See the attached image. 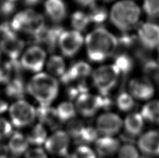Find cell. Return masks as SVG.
Wrapping results in <instances>:
<instances>
[{"mask_svg":"<svg viewBox=\"0 0 159 158\" xmlns=\"http://www.w3.org/2000/svg\"><path fill=\"white\" fill-rule=\"evenodd\" d=\"M87 53L93 62H102L114 56L118 49V39L103 27L93 29L85 38Z\"/></svg>","mask_w":159,"mask_h":158,"instance_id":"1","label":"cell"},{"mask_svg":"<svg viewBox=\"0 0 159 158\" xmlns=\"http://www.w3.org/2000/svg\"><path fill=\"white\" fill-rule=\"evenodd\" d=\"M27 92L40 104V106H50L57 97V80L46 73H38L31 79L27 85Z\"/></svg>","mask_w":159,"mask_h":158,"instance_id":"2","label":"cell"},{"mask_svg":"<svg viewBox=\"0 0 159 158\" xmlns=\"http://www.w3.org/2000/svg\"><path fill=\"white\" fill-rule=\"evenodd\" d=\"M141 11L135 2L130 0L120 1L113 6L110 18L112 23L122 32H128L138 24Z\"/></svg>","mask_w":159,"mask_h":158,"instance_id":"3","label":"cell"},{"mask_svg":"<svg viewBox=\"0 0 159 158\" xmlns=\"http://www.w3.org/2000/svg\"><path fill=\"white\" fill-rule=\"evenodd\" d=\"M11 24L16 32H24L30 36L37 34L46 27L44 17L32 9H27L17 13Z\"/></svg>","mask_w":159,"mask_h":158,"instance_id":"4","label":"cell"},{"mask_svg":"<svg viewBox=\"0 0 159 158\" xmlns=\"http://www.w3.org/2000/svg\"><path fill=\"white\" fill-rule=\"evenodd\" d=\"M119 76L120 73L114 65L101 66L92 72L93 85L101 95H108L117 85Z\"/></svg>","mask_w":159,"mask_h":158,"instance_id":"5","label":"cell"},{"mask_svg":"<svg viewBox=\"0 0 159 158\" xmlns=\"http://www.w3.org/2000/svg\"><path fill=\"white\" fill-rule=\"evenodd\" d=\"M9 115L13 125L23 128L34 123L36 118V110L31 104L20 100L11 106Z\"/></svg>","mask_w":159,"mask_h":158,"instance_id":"6","label":"cell"},{"mask_svg":"<svg viewBox=\"0 0 159 158\" xmlns=\"http://www.w3.org/2000/svg\"><path fill=\"white\" fill-rule=\"evenodd\" d=\"M70 137L66 132L57 130L48 137L45 143V151L56 157H64L69 153Z\"/></svg>","mask_w":159,"mask_h":158,"instance_id":"7","label":"cell"},{"mask_svg":"<svg viewBox=\"0 0 159 158\" xmlns=\"http://www.w3.org/2000/svg\"><path fill=\"white\" fill-rule=\"evenodd\" d=\"M84 38L78 31H64L59 39L58 46L61 53L66 57H73L80 50Z\"/></svg>","mask_w":159,"mask_h":158,"instance_id":"8","label":"cell"},{"mask_svg":"<svg viewBox=\"0 0 159 158\" xmlns=\"http://www.w3.org/2000/svg\"><path fill=\"white\" fill-rule=\"evenodd\" d=\"M46 52L41 47L34 46L26 50L22 55L20 64L24 70L37 72L41 71L44 66Z\"/></svg>","mask_w":159,"mask_h":158,"instance_id":"9","label":"cell"},{"mask_svg":"<svg viewBox=\"0 0 159 158\" xmlns=\"http://www.w3.org/2000/svg\"><path fill=\"white\" fill-rule=\"evenodd\" d=\"M64 28L59 25L45 27L37 34L31 36L33 43L43 45L50 52L55 51L58 46L59 39L64 32Z\"/></svg>","mask_w":159,"mask_h":158,"instance_id":"10","label":"cell"},{"mask_svg":"<svg viewBox=\"0 0 159 158\" xmlns=\"http://www.w3.org/2000/svg\"><path fill=\"white\" fill-rule=\"evenodd\" d=\"M122 126L123 121L114 113H105L96 121V130L105 137H114L120 132Z\"/></svg>","mask_w":159,"mask_h":158,"instance_id":"11","label":"cell"},{"mask_svg":"<svg viewBox=\"0 0 159 158\" xmlns=\"http://www.w3.org/2000/svg\"><path fill=\"white\" fill-rule=\"evenodd\" d=\"M138 39L141 46L147 50L159 47V25L144 22L138 28Z\"/></svg>","mask_w":159,"mask_h":158,"instance_id":"12","label":"cell"},{"mask_svg":"<svg viewBox=\"0 0 159 158\" xmlns=\"http://www.w3.org/2000/svg\"><path fill=\"white\" fill-rule=\"evenodd\" d=\"M102 97L89 93L82 94L76 99L75 109L84 117H91L102 109Z\"/></svg>","mask_w":159,"mask_h":158,"instance_id":"13","label":"cell"},{"mask_svg":"<svg viewBox=\"0 0 159 158\" xmlns=\"http://www.w3.org/2000/svg\"><path fill=\"white\" fill-rule=\"evenodd\" d=\"M140 153L148 156H159V132L150 130L141 134L138 140Z\"/></svg>","mask_w":159,"mask_h":158,"instance_id":"14","label":"cell"},{"mask_svg":"<svg viewBox=\"0 0 159 158\" xmlns=\"http://www.w3.org/2000/svg\"><path fill=\"white\" fill-rule=\"evenodd\" d=\"M130 94L139 100H148L154 94V86L147 77L134 78L129 84Z\"/></svg>","mask_w":159,"mask_h":158,"instance_id":"15","label":"cell"},{"mask_svg":"<svg viewBox=\"0 0 159 158\" xmlns=\"http://www.w3.org/2000/svg\"><path fill=\"white\" fill-rule=\"evenodd\" d=\"M92 72L89 64L84 61H78L73 64L64 74L59 78L65 85H68L74 81L85 80Z\"/></svg>","mask_w":159,"mask_h":158,"instance_id":"16","label":"cell"},{"mask_svg":"<svg viewBox=\"0 0 159 158\" xmlns=\"http://www.w3.org/2000/svg\"><path fill=\"white\" fill-rule=\"evenodd\" d=\"M121 143L114 137H98L94 143V151L97 157L109 158L117 154Z\"/></svg>","mask_w":159,"mask_h":158,"instance_id":"17","label":"cell"},{"mask_svg":"<svg viewBox=\"0 0 159 158\" xmlns=\"http://www.w3.org/2000/svg\"><path fill=\"white\" fill-rule=\"evenodd\" d=\"M25 46V41L18 38L16 34L8 36L0 40L1 50L11 60L18 59Z\"/></svg>","mask_w":159,"mask_h":158,"instance_id":"18","label":"cell"},{"mask_svg":"<svg viewBox=\"0 0 159 158\" xmlns=\"http://www.w3.org/2000/svg\"><path fill=\"white\" fill-rule=\"evenodd\" d=\"M36 110V117L42 125L55 129L61 125L62 122L55 108L50 106H40Z\"/></svg>","mask_w":159,"mask_h":158,"instance_id":"19","label":"cell"},{"mask_svg":"<svg viewBox=\"0 0 159 158\" xmlns=\"http://www.w3.org/2000/svg\"><path fill=\"white\" fill-rule=\"evenodd\" d=\"M9 141L7 144L10 154L15 157H20L25 155L29 150L30 143L26 136L19 132H13L9 137Z\"/></svg>","mask_w":159,"mask_h":158,"instance_id":"20","label":"cell"},{"mask_svg":"<svg viewBox=\"0 0 159 158\" xmlns=\"http://www.w3.org/2000/svg\"><path fill=\"white\" fill-rule=\"evenodd\" d=\"M45 10L49 18L56 23L61 22L66 18V7L63 0H46Z\"/></svg>","mask_w":159,"mask_h":158,"instance_id":"21","label":"cell"},{"mask_svg":"<svg viewBox=\"0 0 159 158\" xmlns=\"http://www.w3.org/2000/svg\"><path fill=\"white\" fill-rule=\"evenodd\" d=\"M27 92V85L22 76H16L11 79L5 88V93L8 97L18 100L22 99Z\"/></svg>","mask_w":159,"mask_h":158,"instance_id":"22","label":"cell"},{"mask_svg":"<svg viewBox=\"0 0 159 158\" xmlns=\"http://www.w3.org/2000/svg\"><path fill=\"white\" fill-rule=\"evenodd\" d=\"M125 130L130 137L140 136L144 128V118L140 114L133 113L128 115L123 122Z\"/></svg>","mask_w":159,"mask_h":158,"instance_id":"23","label":"cell"},{"mask_svg":"<svg viewBox=\"0 0 159 158\" xmlns=\"http://www.w3.org/2000/svg\"><path fill=\"white\" fill-rule=\"evenodd\" d=\"M26 137L30 145L41 146L45 144L48 137L45 126L41 123H38L32 126Z\"/></svg>","mask_w":159,"mask_h":158,"instance_id":"24","label":"cell"},{"mask_svg":"<svg viewBox=\"0 0 159 158\" xmlns=\"http://www.w3.org/2000/svg\"><path fill=\"white\" fill-rule=\"evenodd\" d=\"M114 66L119 70L120 75H127L132 71L134 66L133 59L127 53L119 52L114 55Z\"/></svg>","mask_w":159,"mask_h":158,"instance_id":"25","label":"cell"},{"mask_svg":"<svg viewBox=\"0 0 159 158\" xmlns=\"http://www.w3.org/2000/svg\"><path fill=\"white\" fill-rule=\"evenodd\" d=\"M144 120L159 125V100H152L144 105L141 110Z\"/></svg>","mask_w":159,"mask_h":158,"instance_id":"26","label":"cell"},{"mask_svg":"<svg viewBox=\"0 0 159 158\" xmlns=\"http://www.w3.org/2000/svg\"><path fill=\"white\" fill-rule=\"evenodd\" d=\"M46 67L48 71L51 75L59 78L66 72V65L64 59L58 55L50 56L47 62Z\"/></svg>","mask_w":159,"mask_h":158,"instance_id":"27","label":"cell"},{"mask_svg":"<svg viewBox=\"0 0 159 158\" xmlns=\"http://www.w3.org/2000/svg\"><path fill=\"white\" fill-rule=\"evenodd\" d=\"M59 118L62 123L73 119L75 117L76 109L71 103L63 102L56 109Z\"/></svg>","mask_w":159,"mask_h":158,"instance_id":"28","label":"cell"},{"mask_svg":"<svg viewBox=\"0 0 159 158\" xmlns=\"http://www.w3.org/2000/svg\"><path fill=\"white\" fill-rule=\"evenodd\" d=\"M70 22L75 31L80 32L87 29L91 23L88 14L82 11H76L71 16Z\"/></svg>","mask_w":159,"mask_h":158,"instance_id":"29","label":"cell"},{"mask_svg":"<svg viewBox=\"0 0 159 158\" xmlns=\"http://www.w3.org/2000/svg\"><path fill=\"white\" fill-rule=\"evenodd\" d=\"M98 138V133L96 129L90 126H84L78 139L75 141L77 142L80 143V146H88L87 144H89V143H95Z\"/></svg>","mask_w":159,"mask_h":158,"instance_id":"30","label":"cell"},{"mask_svg":"<svg viewBox=\"0 0 159 158\" xmlns=\"http://www.w3.org/2000/svg\"><path fill=\"white\" fill-rule=\"evenodd\" d=\"M88 15L89 17L91 22L100 25L106 20L107 13L106 8L93 4L92 7H91L90 12Z\"/></svg>","mask_w":159,"mask_h":158,"instance_id":"31","label":"cell"},{"mask_svg":"<svg viewBox=\"0 0 159 158\" xmlns=\"http://www.w3.org/2000/svg\"><path fill=\"white\" fill-rule=\"evenodd\" d=\"M118 108L123 112H129L135 107V101L131 95L126 92L119 94L116 100Z\"/></svg>","mask_w":159,"mask_h":158,"instance_id":"32","label":"cell"},{"mask_svg":"<svg viewBox=\"0 0 159 158\" xmlns=\"http://www.w3.org/2000/svg\"><path fill=\"white\" fill-rule=\"evenodd\" d=\"M143 69L147 77L155 80H158L159 77V64L153 59L148 58L143 61Z\"/></svg>","mask_w":159,"mask_h":158,"instance_id":"33","label":"cell"},{"mask_svg":"<svg viewBox=\"0 0 159 158\" xmlns=\"http://www.w3.org/2000/svg\"><path fill=\"white\" fill-rule=\"evenodd\" d=\"M117 156L118 158H140V151L133 144L125 143L121 145Z\"/></svg>","mask_w":159,"mask_h":158,"instance_id":"34","label":"cell"},{"mask_svg":"<svg viewBox=\"0 0 159 158\" xmlns=\"http://www.w3.org/2000/svg\"><path fill=\"white\" fill-rule=\"evenodd\" d=\"M84 127V124L80 120L73 118L67 123L66 132L70 138H73V139L76 140L79 137L80 134L81 133Z\"/></svg>","mask_w":159,"mask_h":158,"instance_id":"35","label":"cell"},{"mask_svg":"<svg viewBox=\"0 0 159 158\" xmlns=\"http://www.w3.org/2000/svg\"><path fill=\"white\" fill-rule=\"evenodd\" d=\"M70 158H98L93 149L88 146H79L70 155Z\"/></svg>","mask_w":159,"mask_h":158,"instance_id":"36","label":"cell"},{"mask_svg":"<svg viewBox=\"0 0 159 158\" xmlns=\"http://www.w3.org/2000/svg\"><path fill=\"white\" fill-rule=\"evenodd\" d=\"M143 8L151 18H159V0H144Z\"/></svg>","mask_w":159,"mask_h":158,"instance_id":"37","label":"cell"},{"mask_svg":"<svg viewBox=\"0 0 159 158\" xmlns=\"http://www.w3.org/2000/svg\"><path fill=\"white\" fill-rule=\"evenodd\" d=\"M12 77L9 61L4 62L0 60V84H7Z\"/></svg>","mask_w":159,"mask_h":158,"instance_id":"38","label":"cell"},{"mask_svg":"<svg viewBox=\"0 0 159 158\" xmlns=\"http://www.w3.org/2000/svg\"><path fill=\"white\" fill-rule=\"evenodd\" d=\"M12 134L13 127L11 123L5 118L0 117V141L10 137Z\"/></svg>","mask_w":159,"mask_h":158,"instance_id":"39","label":"cell"},{"mask_svg":"<svg viewBox=\"0 0 159 158\" xmlns=\"http://www.w3.org/2000/svg\"><path fill=\"white\" fill-rule=\"evenodd\" d=\"M16 9L15 2L8 0H0V14L4 17H9Z\"/></svg>","mask_w":159,"mask_h":158,"instance_id":"40","label":"cell"},{"mask_svg":"<svg viewBox=\"0 0 159 158\" xmlns=\"http://www.w3.org/2000/svg\"><path fill=\"white\" fill-rule=\"evenodd\" d=\"M24 156L25 158H48L46 151L41 147L29 149Z\"/></svg>","mask_w":159,"mask_h":158,"instance_id":"41","label":"cell"},{"mask_svg":"<svg viewBox=\"0 0 159 158\" xmlns=\"http://www.w3.org/2000/svg\"><path fill=\"white\" fill-rule=\"evenodd\" d=\"M16 34V32L13 29L11 22H4L0 24V40L8 36Z\"/></svg>","mask_w":159,"mask_h":158,"instance_id":"42","label":"cell"},{"mask_svg":"<svg viewBox=\"0 0 159 158\" xmlns=\"http://www.w3.org/2000/svg\"><path fill=\"white\" fill-rule=\"evenodd\" d=\"M9 154L8 146L0 142V158H8Z\"/></svg>","mask_w":159,"mask_h":158,"instance_id":"43","label":"cell"},{"mask_svg":"<svg viewBox=\"0 0 159 158\" xmlns=\"http://www.w3.org/2000/svg\"><path fill=\"white\" fill-rule=\"evenodd\" d=\"M76 2L80 5L83 6V7H92L95 4V0H76Z\"/></svg>","mask_w":159,"mask_h":158,"instance_id":"44","label":"cell"},{"mask_svg":"<svg viewBox=\"0 0 159 158\" xmlns=\"http://www.w3.org/2000/svg\"><path fill=\"white\" fill-rule=\"evenodd\" d=\"M8 109V104L4 100H2L0 98V114H4L7 111Z\"/></svg>","mask_w":159,"mask_h":158,"instance_id":"45","label":"cell"},{"mask_svg":"<svg viewBox=\"0 0 159 158\" xmlns=\"http://www.w3.org/2000/svg\"><path fill=\"white\" fill-rule=\"evenodd\" d=\"M22 4L27 7H34L39 4L41 0H21Z\"/></svg>","mask_w":159,"mask_h":158,"instance_id":"46","label":"cell"},{"mask_svg":"<svg viewBox=\"0 0 159 158\" xmlns=\"http://www.w3.org/2000/svg\"><path fill=\"white\" fill-rule=\"evenodd\" d=\"M157 55H158V62H159V47H158V54H157Z\"/></svg>","mask_w":159,"mask_h":158,"instance_id":"47","label":"cell"},{"mask_svg":"<svg viewBox=\"0 0 159 158\" xmlns=\"http://www.w3.org/2000/svg\"><path fill=\"white\" fill-rule=\"evenodd\" d=\"M8 1H11V2H16V1H18V0H8Z\"/></svg>","mask_w":159,"mask_h":158,"instance_id":"48","label":"cell"},{"mask_svg":"<svg viewBox=\"0 0 159 158\" xmlns=\"http://www.w3.org/2000/svg\"><path fill=\"white\" fill-rule=\"evenodd\" d=\"M102 1H104V2H110V1H112V0H102Z\"/></svg>","mask_w":159,"mask_h":158,"instance_id":"49","label":"cell"},{"mask_svg":"<svg viewBox=\"0 0 159 158\" xmlns=\"http://www.w3.org/2000/svg\"><path fill=\"white\" fill-rule=\"evenodd\" d=\"M1 52H2V50H1V47H0V55H1Z\"/></svg>","mask_w":159,"mask_h":158,"instance_id":"50","label":"cell"},{"mask_svg":"<svg viewBox=\"0 0 159 158\" xmlns=\"http://www.w3.org/2000/svg\"><path fill=\"white\" fill-rule=\"evenodd\" d=\"M158 81H159V77H158Z\"/></svg>","mask_w":159,"mask_h":158,"instance_id":"51","label":"cell"}]
</instances>
